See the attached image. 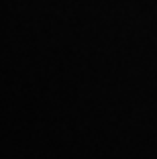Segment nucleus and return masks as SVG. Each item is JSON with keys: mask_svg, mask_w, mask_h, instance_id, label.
Returning a JSON list of instances; mask_svg holds the SVG:
<instances>
[]
</instances>
